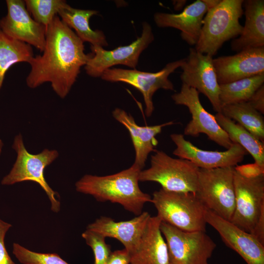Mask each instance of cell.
Here are the masks:
<instances>
[{
	"instance_id": "obj_12",
	"label": "cell",
	"mask_w": 264,
	"mask_h": 264,
	"mask_svg": "<svg viewBox=\"0 0 264 264\" xmlns=\"http://www.w3.org/2000/svg\"><path fill=\"white\" fill-rule=\"evenodd\" d=\"M176 105L187 107L192 119L184 130V134L197 137L205 134L209 139L226 149L233 144L227 133L219 126L215 116L206 111L200 103L199 92L182 84L179 92L171 96Z\"/></svg>"
},
{
	"instance_id": "obj_33",
	"label": "cell",
	"mask_w": 264,
	"mask_h": 264,
	"mask_svg": "<svg viewBox=\"0 0 264 264\" xmlns=\"http://www.w3.org/2000/svg\"><path fill=\"white\" fill-rule=\"evenodd\" d=\"M130 257L125 248L111 252L105 264H130Z\"/></svg>"
},
{
	"instance_id": "obj_2",
	"label": "cell",
	"mask_w": 264,
	"mask_h": 264,
	"mask_svg": "<svg viewBox=\"0 0 264 264\" xmlns=\"http://www.w3.org/2000/svg\"><path fill=\"white\" fill-rule=\"evenodd\" d=\"M142 169L133 164L117 173L97 176L86 175L75 183L77 192L93 196L99 201H109L120 204L126 210L139 215L152 197L139 186Z\"/></svg>"
},
{
	"instance_id": "obj_9",
	"label": "cell",
	"mask_w": 264,
	"mask_h": 264,
	"mask_svg": "<svg viewBox=\"0 0 264 264\" xmlns=\"http://www.w3.org/2000/svg\"><path fill=\"white\" fill-rule=\"evenodd\" d=\"M234 184L235 207L230 221L252 234L261 216L264 214V174L247 177L235 168Z\"/></svg>"
},
{
	"instance_id": "obj_26",
	"label": "cell",
	"mask_w": 264,
	"mask_h": 264,
	"mask_svg": "<svg viewBox=\"0 0 264 264\" xmlns=\"http://www.w3.org/2000/svg\"><path fill=\"white\" fill-rule=\"evenodd\" d=\"M33 57L31 45L8 37L0 29V88L11 66L20 62L29 63Z\"/></svg>"
},
{
	"instance_id": "obj_31",
	"label": "cell",
	"mask_w": 264,
	"mask_h": 264,
	"mask_svg": "<svg viewBox=\"0 0 264 264\" xmlns=\"http://www.w3.org/2000/svg\"><path fill=\"white\" fill-rule=\"evenodd\" d=\"M12 225L0 219V264H16L8 254L4 244L7 232Z\"/></svg>"
},
{
	"instance_id": "obj_13",
	"label": "cell",
	"mask_w": 264,
	"mask_h": 264,
	"mask_svg": "<svg viewBox=\"0 0 264 264\" xmlns=\"http://www.w3.org/2000/svg\"><path fill=\"white\" fill-rule=\"evenodd\" d=\"M213 60L212 56L199 52L195 48H190L189 54L184 59L180 67L182 70L180 79L182 84L204 94L214 110L220 113V85Z\"/></svg>"
},
{
	"instance_id": "obj_17",
	"label": "cell",
	"mask_w": 264,
	"mask_h": 264,
	"mask_svg": "<svg viewBox=\"0 0 264 264\" xmlns=\"http://www.w3.org/2000/svg\"><path fill=\"white\" fill-rule=\"evenodd\" d=\"M218 82L227 84L264 74V47L242 50L233 55L213 58Z\"/></svg>"
},
{
	"instance_id": "obj_28",
	"label": "cell",
	"mask_w": 264,
	"mask_h": 264,
	"mask_svg": "<svg viewBox=\"0 0 264 264\" xmlns=\"http://www.w3.org/2000/svg\"><path fill=\"white\" fill-rule=\"evenodd\" d=\"M24 2L33 19L46 28L59 10L67 3L63 0H25Z\"/></svg>"
},
{
	"instance_id": "obj_1",
	"label": "cell",
	"mask_w": 264,
	"mask_h": 264,
	"mask_svg": "<svg viewBox=\"0 0 264 264\" xmlns=\"http://www.w3.org/2000/svg\"><path fill=\"white\" fill-rule=\"evenodd\" d=\"M83 43L58 15L55 16L46 28L43 54L34 56L28 63L31 70L26 78L27 86L35 88L50 82L54 91L65 98L90 56L85 53Z\"/></svg>"
},
{
	"instance_id": "obj_8",
	"label": "cell",
	"mask_w": 264,
	"mask_h": 264,
	"mask_svg": "<svg viewBox=\"0 0 264 264\" xmlns=\"http://www.w3.org/2000/svg\"><path fill=\"white\" fill-rule=\"evenodd\" d=\"M160 228L171 263L208 264L216 244L205 231H185L163 221Z\"/></svg>"
},
{
	"instance_id": "obj_36",
	"label": "cell",
	"mask_w": 264,
	"mask_h": 264,
	"mask_svg": "<svg viewBox=\"0 0 264 264\" xmlns=\"http://www.w3.org/2000/svg\"><path fill=\"white\" fill-rule=\"evenodd\" d=\"M2 147H3V143L2 141L0 139V155L2 152Z\"/></svg>"
},
{
	"instance_id": "obj_21",
	"label": "cell",
	"mask_w": 264,
	"mask_h": 264,
	"mask_svg": "<svg viewBox=\"0 0 264 264\" xmlns=\"http://www.w3.org/2000/svg\"><path fill=\"white\" fill-rule=\"evenodd\" d=\"M161 220L151 217L136 249L131 254L130 264H170L166 241L160 230Z\"/></svg>"
},
{
	"instance_id": "obj_32",
	"label": "cell",
	"mask_w": 264,
	"mask_h": 264,
	"mask_svg": "<svg viewBox=\"0 0 264 264\" xmlns=\"http://www.w3.org/2000/svg\"><path fill=\"white\" fill-rule=\"evenodd\" d=\"M248 102L262 114L264 113V84L253 94Z\"/></svg>"
},
{
	"instance_id": "obj_29",
	"label": "cell",
	"mask_w": 264,
	"mask_h": 264,
	"mask_svg": "<svg viewBox=\"0 0 264 264\" xmlns=\"http://www.w3.org/2000/svg\"><path fill=\"white\" fill-rule=\"evenodd\" d=\"M12 253L22 264H69L56 253L32 251L16 242L13 244Z\"/></svg>"
},
{
	"instance_id": "obj_30",
	"label": "cell",
	"mask_w": 264,
	"mask_h": 264,
	"mask_svg": "<svg viewBox=\"0 0 264 264\" xmlns=\"http://www.w3.org/2000/svg\"><path fill=\"white\" fill-rule=\"evenodd\" d=\"M82 237L93 252L94 264H105L111 253L110 246L106 242V238L87 229L82 234Z\"/></svg>"
},
{
	"instance_id": "obj_14",
	"label": "cell",
	"mask_w": 264,
	"mask_h": 264,
	"mask_svg": "<svg viewBox=\"0 0 264 264\" xmlns=\"http://www.w3.org/2000/svg\"><path fill=\"white\" fill-rule=\"evenodd\" d=\"M7 14L0 19V29L7 36L43 52L46 28L31 18L24 0H6Z\"/></svg>"
},
{
	"instance_id": "obj_27",
	"label": "cell",
	"mask_w": 264,
	"mask_h": 264,
	"mask_svg": "<svg viewBox=\"0 0 264 264\" xmlns=\"http://www.w3.org/2000/svg\"><path fill=\"white\" fill-rule=\"evenodd\" d=\"M264 83V74L220 85L219 99L223 106L248 102Z\"/></svg>"
},
{
	"instance_id": "obj_3",
	"label": "cell",
	"mask_w": 264,
	"mask_h": 264,
	"mask_svg": "<svg viewBox=\"0 0 264 264\" xmlns=\"http://www.w3.org/2000/svg\"><path fill=\"white\" fill-rule=\"evenodd\" d=\"M243 0H220L205 14L195 49L213 56L223 44L236 38L242 26L240 19L243 14Z\"/></svg>"
},
{
	"instance_id": "obj_19",
	"label": "cell",
	"mask_w": 264,
	"mask_h": 264,
	"mask_svg": "<svg viewBox=\"0 0 264 264\" xmlns=\"http://www.w3.org/2000/svg\"><path fill=\"white\" fill-rule=\"evenodd\" d=\"M209 10L203 0H197L186 6L178 14L156 12L154 15V20L159 27L178 29L181 31L180 36L183 41L190 45H196L200 34L203 18Z\"/></svg>"
},
{
	"instance_id": "obj_7",
	"label": "cell",
	"mask_w": 264,
	"mask_h": 264,
	"mask_svg": "<svg viewBox=\"0 0 264 264\" xmlns=\"http://www.w3.org/2000/svg\"><path fill=\"white\" fill-rule=\"evenodd\" d=\"M234 170L199 168L195 194L207 209L230 221L235 207Z\"/></svg>"
},
{
	"instance_id": "obj_4",
	"label": "cell",
	"mask_w": 264,
	"mask_h": 264,
	"mask_svg": "<svg viewBox=\"0 0 264 264\" xmlns=\"http://www.w3.org/2000/svg\"><path fill=\"white\" fill-rule=\"evenodd\" d=\"M152 203L162 221L185 231H205L207 208L195 194L161 188L154 192Z\"/></svg>"
},
{
	"instance_id": "obj_18",
	"label": "cell",
	"mask_w": 264,
	"mask_h": 264,
	"mask_svg": "<svg viewBox=\"0 0 264 264\" xmlns=\"http://www.w3.org/2000/svg\"><path fill=\"white\" fill-rule=\"evenodd\" d=\"M151 217L148 212H143L129 220L115 221L110 218L102 216L89 224L87 229L106 238L118 240L130 254L138 246Z\"/></svg>"
},
{
	"instance_id": "obj_22",
	"label": "cell",
	"mask_w": 264,
	"mask_h": 264,
	"mask_svg": "<svg viewBox=\"0 0 264 264\" xmlns=\"http://www.w3.org/2000/svg\"><path fill=\"white\" fill-rule=\"evenodd\" d=\"M245 23L239 37L231 42V48L238 52L264 47V0L243 1Z\"/></svg>"
},
{
	"instance_id": "obj_5",
	"label": "cell",
	"mask_w": 264,
	"mask_h": 264,
	"mask_svg": "<svg viewBox=\"0 0 264 264\" xmlns=\"http://www.w3.org/2000/svg\"><path fill=\"white\" fill-rule=\"evenodd\" d=\"M199 168L191 161L171 157L162 151L151 155L150 166L141 170L139 181H153L168 191L196 194Z\"/></svg>"
},
{
	"instance_id": "obj_10",
	"label": "cell",
	"mask_w": 264,
	"mask_h": 264,
	"mask_svg": "<svg viewBox=\"0 0 264 264\" xmlns=\"http://www.w3.org/2000/svg\"><path fill=\"white\" fill-rule=\"evenodd\" d=\"M183 61L184 59L170 62L156 72L141 71L135 69L109 68L103 72L101 78L109 82H124L137 89L143 96L145 114L147 117H150L154 110L153 101L154 93L161 88L174 90V85L168 77L176 69L181 67Z\"/></svg>"
},
{
	"instance_id": "obj_35",
	"label": "cell",
	"mask_w": 264,
	"mask_h": 264,
	"mask_svg": "<svg viewBox=\"0 0 264 264\" xmlns=\"http://www.w3.org/2000/svg\"><path fill=\"white\" fill-rule=\"evenodd\" d=\"M209 9H212L216 6L220 2V0H203Z\"/></svg>"
},
{
	"instance_id": "obj_16",
	"label": "cell",
	"mask_w": 264,
	"mask_h": 264,
	"mask_svg": "<svg viewBox=\"0 0 264 264\" xmlns=\"http://www.w3.org/2000/svg\"><path fill=\"white\" fill-rule=\"evenodd\" d=\"M170 137L176 147L173 154L200 169L235 167L247 154L243 147L236 143L225 151H210L199 149L186 140L182 134L173 133Z\"/></svg>"
},
{
	"instance_id": "obj_25",
	"label": "cell",
	"mask_w": 264,
	"mask_h": 264,
	"mask_svg": "<svg viewBox=\"0 0 264 264\" xmlns=\"http://www.w3.org/2000/svg\"><path fill=\"white\" fill-rule=\"evenodd\" d=\"M221 113L264 141V119L262 114L248 102L227 105L221 107Z\"/></svg>"
},
{
	"instance_id": "obj_20",
	"label": "cell",
	"mask_w": 264,
	"mask_h": 264,
	"mask_svg": "<svg viewBox=\"0 0 264 264\" xmlns=\"http://www.w3.org/2000/svg\"><path fill=\"white\" fill-rule=\"evenodd\" d=\"M112 113L114 119L128 130L135 151L134 163L142 169L149 154L154 151L158 143L155 136L161 132L163 127L175 123L170 121L160 125L140 126L131 114L120 108H115Z\"/></svg>"
},
{
	"instance_id": "obj_15",
	"label": "cell",
	"mask_w": 264,
	"mask_h": 264,
	"mask_svg": "<svg viewBox=\"0 0 264 264\" xmlns=\"http://www.w3.org/2000/svg\"><path fill=\"white\" fill-rule=\"evenodd\" d=\"M205 217L206 223L218 232L224 243L247 264H264V244L253 235L207 209Z\"/></svg>"
},
{
	"instance_id": "obj_23",
	"label": "cell",
	"mask_w": 264,
	"mask_h": 264,
	"mask_svg": "<svg viewBox=\"0 0 264 264\" xmlns=\"http://www.w3.org/2000/svg\"><path fill=\"white\" fill-rule=\"evenodd\" d=\"M98 13L95 10L76 9L66 3L58 15L69 27L74 29L76 34L83 42L103 47L108 45L104 33L100 30L92 29L89 25L90 18Z\"/></svg>"
},
{
	"instance_id": "obj_24",
	"label": "cell",
	"mask_w": 264,
	"mask_h": 264,
	"mask_svg": "<svg viewBox=\"0 0 264 264\" xmlns=\"http://www.w3.org/2000/svg\"><path fill=\"white\" fill-rule=\"evenodd\" d=\"M219 126L227 133L233 143L240 145L249 153L255 164L264 170V144L242 126L225 116L221 112L215 114Z\"/></svg>"
},
{
	"instance_id": "obj_37",
	"label": "cell",
	"mask_w": 264,
	"mask_h": 264,
	"mask_svg": "<svg viewBox=\"0 0 264 264\" xmlns=\"http://www.w3.org/2000/svg\"><path fill=\"white\" fill-rule=\"evenodd\" d=\"M170 264H172V263H171L170 262Z\"/></svg>"
},
{
	"instance_id": "obj_34",
	"label": "cell",
	"mask_w": 264,
	"mask_h": 264,
	"mask_svg": "<svg viewBox=\"0 0 264 264\" xmlns=\"http://www.w3.org/2000/svg\"><path fill=\"white\" fill-rule=\"evenodd\" d=\"M173 1L176 10H180L184 7L187 0H174Z\"/></svg>"
},
{
	"instance_id": "obj_6",
	"label": "cell",
	"mask_w": 264,
	"mask_h": 264,
	"mask_svg": "<svg viewBox=\"0 0 264 264\" xmlns=\"http://www.w3.org/2000/svg\"><path fill=\"white\" fill-rule=\"evenodd\" d=\"M13 148L17 153L15 163L9 173L2 179V185H10L24 181H32L38 184L46 194L54 212L60 210V202L58 193L49 186L44 176L47 166L59 156L57 151L44 149L38 154H31L26 149L22 135L20 133L14 139Z\"/></svg>"
},
{
	"instance_id": "obj_11",
	"label": "cell",
	"mask_w": 264,
	"mask_h": 264,
	"mask_svg": "<svg viewBox=\"0 0 264 264\" xmlns=\"http://www.w3.org/2000/svg\"><path fill=\"white\" fill-rule=\"evenodd\" d=\"M154 35L150 24L142 23L140 37L131 44L107 50L100 46L90 45L92 51L85 66L87 74L92 77H101L103 72L118 65L135 69L141 53L154 41Z\"/></svg>"
}]
</instances>
